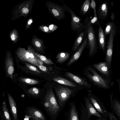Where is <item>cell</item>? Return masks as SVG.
I'll return each mask as SVG.
<instances>
[{"instance_id":"52a82bcc","label":"cell","mask_w":120,"mask_h":120,"mask_svg":"<svg viewBox=\"0 0 120 120\" xmlns=\"http://www.w3.org/2000/svg\"><path fill=\"white\" fill-rule=\"evenodd\" d=\"M47 6L50 13L53 17L59 20L64 19L66 10L62 6L49 2L48 3Z\"/></svg>"},{"instance_id":"7bdbcfd3","label":"cell","mask_w":120,"mask_h":120,"mask_svg":"<svg viewBox=\"0 0 120 120\" xmlns=\"http://www.w3.org/2000/svg\"><path fill=\"white\" fill-rule=\"evenodd\" d=\"M101 120H108L106 118H102Z\"/></svg>"},{"instance_id":"ee69618b","label":"cell","mask_w":120,"mask_h":120,"mask_svg":"<svg viewBox=\"0 0 120 120\" xmlns=\"http://www.w3.org/2000/svg\"><path fill=\"white\" fill-rule=\"evenodd\" d=\"M113 2H111V5L112 6H113Z\"/></svg>"},{"instance_id":"4316f807","label":"cell","mask_w":120,"mask_h":120,"mask_svg":"<svg viewBox=\"0 0 120 120\" xmlns=\"http://www.w3.org/2000/svg\"><path fill=\"white\" fill-rule=\"evenodd\" d=\"M3 114L5 120H11L5 100L2 104Z\"/></svg>"},{"instance_id":"4fadbf2b","label":"cell","mask_w":120,"mask_h":120,"mask_svg":"<svg viewBox=\"0 0 120 120\" xmlns=\"http://www.w3.org/2000/svg\"><path fill=\"white\" fill-rule=\"evenodd\" d=\"M98 25V40L99 45L100 49L103 52H105L106 51L107 47L106 38L101 25L100 24Z\"/></svg>"},{"instance_id":"603a6c76","label":"cell","mask_w":120,"mask_h":120,"mask_svg":"<svg viewBox=\"0 0 120 120\" xmlns=\"http://www.w3.org/2000/svg\"><path fill=\"white\" fill-rule=\"evenodd\" d=\"M90 0H86L81 5L80 14L82 15H85L87 13L90 7Z\"/></svg>"},{"instance_id":"cb8c5ba5","label":"cell","mask_w":120,"mask_h":120,"mask_svg":"<svg viewBox=\"0 0 120 120\" xmlns=\"http://www.w3.org/2000/svg\"><path fill=\"white\" fill-rule=\"evenodd\" d=\"M32 51L34 55L43 62L49 65H52L54 64V63L51 60L48 59L44 56L35 52L33 49Z\"/></svg>"},{"instance_id":"9a60e30c","label":"cell","mask_w":120,"mask_h":120,"mask_svg":"<svg viewBox=\"0 0 120 120\" xmlns=\"http://www.w3.org/2000/svg\"><path fill=\"white\" fill-rule=\"evenodd\" d=\"M7 94L12 120H18L17 108L16 102L9 94L8 93Z\"/></svg>"},{"instance_id":"bcb514c9","label":"cell","mask_w":120,"mask_h":120,"mask_svg":"<svg viewBox=\"0 0 120 120\" xmlns=\"http://www.w3.org/2000/svg\"><path fill=\"white\" fill-rule=\"evenodd\" d=\"M119 119V120H120V119Z\"/></svg>"},{"instance_id":"f6af8a7d","label":"cell","mask_w":120,"mask_h":120,"mask_svg":"<svg viewBox=\"0 0 120 120\" xmlns=\"http://www.w3.org/2000/svg\"><path fill=\"white\" fill-rule=\"evenodd\" d=\"M119 32H120V28H119Z\"/></svg>"},{"instance_id":"f1b7e54d","label":"cell","mask_w":120,"mask_h":120,"mask_svg":"<svg viewBox=\"0 0 120 120\" xmlns=\"http://www.w3.org/2000/svg\"><path fill=\"white\" fill-rule=\"evenodd\" d=\"M70 120H79L78 113L74 105L72 106L71 109Z\"/></svg>"},{"instance_id":"f546056e","label":"cell","mask_w":120,"mask_h":120,"mask_svg":"<svg viewBox=\"0 0 120 120\" xmlns=\"http://www.w3.org/2000/svg\"><path fill=\"white\" fill-rule=\"evenodd\" d=\"M25 65L27 68L32 72H34L37 74H40L42 72L33 65L29 63H25Z\"/></svg>"},{"instance_id":"4dcf8cb0","label":"cell","mask_w":120,"mask_h":120,"mask_svg":"<svg viewBox=\"0 0 120 120\" xmlns=\"http://www.w3.org/2000/svg\"><path fill=\"white\" fill-rule=\"evenodd\" d=\"M100 24L98 20V17H94L89 22L87 26L92 25H99Z\"/></svg>"},{"instance_id":"30bf717a","label":"cell","mask_w":120,"mask_h":120,"mask_svg":"<svg viewBox=\"0 0 120 120\" xmlns=\"http://www.w3.org/2000/svg\"><path fill=\"white\" fill-rule=\"evenodd\" d=\"M5 69L7 76L14 82L13 74L14 71L13 59L11 54L7 53L5 60Z\"/></svg>"},{"instance_id":"9c48e42d","label":"cell","mask_w":120,"mask_h":120,"mask_svg":"<svg viewBox=\"0 0 120 120\" xmlns=\"http://www.w3.org/2000/svg\"><path fill=\"white\" fill-rule=\"evenodd\" d=\"M25 117L31 120H47L43 112L36 107H28L25 111Z\"/></svg>"},{"instance_id":"8992f818","label":"cell","mask_w":120,"mask_h":120,"mask_svg":"<svg viewBox=\"0 0 120 120\" xmlns=\"http://www.w3.org/2000/svg\"><path fill=\"white\" fill-rule=\"evenodd\" d=\"M54 89L60 106L62 105L73 93L72 89L65 86H58Z\"/></svg>"},{"instance_id":"d6986e66","label":"cell","mask_w":120,"mask_h":120,"mask_svg":"<svg viewBox=\"0 0 120 120\" xmlns=\"http://www.w3.org/2000/svg\"><path fill=\"white\" fill-rule=\"evenodd\" d=\"M52 79L55 82L62 84L73 87H77V85L75 83L63 78L55 77Z\"/></svg>"},{"instance_id":"ffe728a7","label":"cell","mask_w":120,"mask_h":120,"mask_svg":"<svg viewBox=\"0 0 120 120\" xmlns=\"http://www.w3.org/2000/svg\"><path fill=\"white\" fill-rule=\"evenodd\" d=\"M107 63L106 62L94 64V67L101 72L106 75H108V71Z\"/></svg>"},{"instance_id":"7c38bea8","label":"cell","mask_w":120,"mask_h":120,"mask_svg":"<svg viewBox=\"0 0 120 120\" xmlns=\"http://www.w3.org/2000/svg\"><path fill=\"white\" fill-rule=\"evenodd\" d=\"M65 75L73 81L83 87L90 89L91 87L90 84L86 80L71 72H66Z\"/></svg>"},{"instance_id":"d590c367","label":"cell","mask_w":120,"mask_h":120,"mask_svg":"<svg viewBox=\"0 0 120 120\" xmlns=\"http://www.w3.org/2000/svg\"><path fill=\"white\" fill-rule=\"evenodd\" d=\"M35 45L38 49L39 50L41 49V44L38 41H36L35 42Z\"/></svg>"},{"instance_id":"2e32d148","label":"cell","mask_w":120,"mask_h":120,"mask_svg":"<svg viewBox=\"0 0 120 120\" xmlns=\"http://www.w3.org/2000/svg\"><path fill=\"white\" fill-rule=\"evenodd\" d=\"M86 104L89 117L91 115H94L99 117H101V115L96 111L88 99L86 100Z\"/></svg>"},{"instance_id":"836d02e7","label":"cell","mask_w":120,"mask_h":120,"mask_svg":"<svg viewBox=\"0 0 120 120\" xmlns=\"http://www.w3.org/2000/svg\"><path fill=\"white\" fill-rule=\"evenodd\" d=\"M58 27L57 26L53 24L50 25L49 26V30L52 32H53L56 30Z\"/></svg>"},{"instance_id":"7402d4cb","label":"cell","mask_w":120,"mask_h":120,"mask_svg":"<svg viewBox=\"0 0 120 120\" xmlns=\"http://www.w3.org/2000/svg\"><path fill=\"white\" fill-rule=\"evenodd\" d=\"M112 110L120 119V102L116 100L111 101Z\"/></svg>"},{"instance_id":"f35d334b","label":"cell","mask_w":120,"mask_h":120,"mask_svg":"<svg viewBox=\"0 0 120 120\" xmlns=\"http://www.w3.org/2000/svg\"><path fill=\"white\" fill-rule=\"evenodd\" d=\"M44 31L46 32H50L51 31L49 29V28L46 26H44L43 27Z\"/></svg>"},{"instance_id":"7dc6e473","label":"cell","mask_w":120,"mask_h":120,"mask_svg":"<svg viewBox=\"0 0 120 120\" xmlns=\"http://www.w3.org/2000/svg\"></svg>"},{"instance_id":"6da1fadb","label":"cell","mask_w":120,"mask_h":120,"mask_svg":"<svg viewBox=\"0 0 120 120\" xmlns=\"http://www.w3.org/2000/svg\"><path fill=\"white\" fill-rule=\"evenodd\" d=\"M41 104L51 118L56 114L59 109L52 87L45 95L41 102Z\"/></svg>"},{"instance_id":"7a4b0ae2","label":"cell","mask_w":120,"mask_h":120,"mask_svg":"<svg viewBox=\"0 0 120 120\" xmlns=\"http://www.w3.org/2000/svg\"><path fill=\"white\" fill-rule=\"evenodd\" d=\"M18 57L21 60L28 62L33 65L37 66L38 65H42L44 63L41 60L37 58L34 55L32 49L28 48L26 50L23 48H19L16 52Z\"/></svg>"},{"instance_id":"d6a6232c","label":"cell","mask_w":120,"mask_h":120,"mask_svg":"<svg viewBox=\"0 0 120 120\" xmlns=\"http://www.w3.org/2000/svg\"><path fill=\"white\" fill-rule=\"evenodd\" d=\"M41 71L45 73H49L50 70L46 66L43 65H38L37 66Z\"/></svg>"},{"instance_id":"44dd1931","label":"cell","mask_w":120,"mask_h":120,"mask_svg":"<svg viewBox=\"0 0 120 120\" xmlns=\"http://www.w3.org/2000/svg\"><path fill=\"white\" fill-rule=\"evenodd\" d=\"M90 99L96 109L104 116L106 118L107 117L109 112H107L106 110H104L94 98L92 97H91L90 98Z\"/></svg>"},{"instance_id":"484cf974","label":"cell","mask_w":120,"mask_h":120,"mask_svg":"<svg viewBox=\"0 0 120 120\" xmlns=\"http://www.w3.org/2000/svg\"><path fill=\"white\" fill-rule=\"evenodd\" d=\"M19 80L24 83L30 85L38 84L39 83V81L38 80L28 78H21Z\"/></svg>"},{"instance_id":"ac0fdd59","label":"cell","mask_w":120,"mask_h":120,"mask_svg":"<svg viewBox=\"0 0 120 120\" xmlns=\"http://www.w3.org/2000/svg\"><path fill=\"white\" fill-rule=\"evenodd\" d=\"M85 32V30L82 31L75 39L72 46L73 51H75L79 47L84 38Z\"/></svg>"},{"instance_id":"60d3db41","label":"cell","mask_w":120,"mask_h":120,"mask_svg":"<svg viewBox=\"0 0 120 120\" xmlns=\"http://www.w3.org/2000/svg\"><path fill=\"white\" fill-rule=\"evenodd\" d=\"M0 115L2 120H5V118L4 116L3 113H2L1 111L0 112Z\"/></svg>"},{"instance_id":"5b68a950","label":"cell","mask_w":120,"mask_h":120,"mask_svg":"<svg viewBox=\"0 0 120 120\" xmlns=\"http://www.w3.org/2000/svg\"><path fill=\"white\" fill-rule=\"evenodd\" d=\"M84 71V74L93 83L102 87H108V86L105 80L92 67L88 66Z\"/></svg>"},{"instance_id":"e0dca14e","label":"cell","mask_w":120,"mask_h":120,"mask_svg":"<svg viewBox=\"0 0 120 120\" xmlns=\"http://www.w3.org/2000/svg\"><path fill=\"white\" fill-rule=\"evenodd\" d=\"M70 53L65 52H61L58 53L56 56V61L58 63L63 64L69 58Z\"/></svg>"},{"instance_id":"d4e9b609","label":"cell","mask_w":120,"mask_h":120,"mask_svg":"<svg viewBox=\"0 0 120 120\" xmlns=\"http://www.w3.org/2000/svg\"><path fill=\"white\" fill-rule=\"evenodd\" d=\"M106 27L104 31V34L106 38L107 36L113 29L116 25L113 21L112 22H108L105 24Z\"/></svg>"},{"instance_id":"8fae6325","label":"cell","mask_w":120,"mask_h":120,"mask_svg":"<svg viewBox=\"0 0 120 120\" xmlns=\"http://www.w3.org/2000/svg\"><path fill=\"white\" fill-rule=\"evenodd\" d=\"M88 43V41L86 36L81 45L72 56L68 62L67 66H70L79 59L83 51L87 45Z\"/></svg>"},{"instance_id":"ab89813d","label":"cell","mask_w":120,"mask_h":120,"mask_svg":"<svg viewBox=\"0 0 120 120\" xmlns=\"http://www.w3.org/2000/svg\"><path fill=\"white\" fill-rule=\"evenodd\" d=\"M115 12H112L110 16L111 19L113 21H114L115 18Z\"/></svg>"},{"instance_id":"83f0119b","label":"cell","mask_w":120,"mask_h":120,"mask_svg":"<svg viewBox=\"0 0 120 120\" xmlns=\"http://www.w3.org/2000/svg\"><path fill=\"white\" fill-rule=\"evenodd\" d=\"M27 91L31 95L34 97H38L40 95V90L38 88L36 87L30 88L27 90Z\"/></svg>"},{"instance_id":"b9f144b4","label":"cell","mask_w":120,"mask_h":120,"mask_svg":"<svg viewBox=\"0 0 120 120\" xmlns=\"http://www.w3.org/2000/svg\"><path fill=\"white\" fill-rule=\"evenodd\" d=\"M32 22V20H30L28 22V24L29 25Z\"/></svg>"},{"instance_id":"5bb4252c","label":"cell","mask_w":120,"mask_h":120,"mask_svg":"<svg viewBox=\"0 0 120 120\" xmlns=\"http://www.w3.org/2000/svg\"><path fill=\"white\" fill-rule=\"evenodd\" d=\"M98 19L101 20H106L109 14V7L107 3H102L99 5L97 11Z\"/></svg>"},{"instance_id":"74e56055","label":"cell","mask_w":120,"mask_h":120,"mask_svg":"<svg viewBox=\"0 0 120 120\" xmlns=\"http://www.w3.org/2000/svg\"><path fill=\"white\" fill-rule=\"evenodd\" d=\"M22 11L25 14H27L28 13L29 11V9L27 8H23L22 9Z\"/></svg>"},{"instance_id":"ba28073f","label":"cell","mask_w":120,"mask_h":120,"mask_svg":"<svg viewBox=\"0 0 120 120\" xmlns=\"http://www.w3.org/2000/svg\"><path fill=\"white\" fill-rule=\"evenodd\" d=\"M117 29L115 26L109 34V37L106 49V60L108 65L110 66L112 56L114 38L116 34Z\"/></svg>"},{"instance_id":"3957f363","label":"cell","mask_w":120,"mask_h":120,"mask_svg":"<svg viewBox=\"0 0 120 120\" xmlns=\"http://www.w3.org/2000/svg\"><path fill=\"white\" fill-rule=\"evenodd\" d=\"M62 6L71 15V27L72 30L77 34H79L83 29L85 28V25L81 22V19L77 16L71 8L64 4H63Z\"/></svg>"},{"instance_id":"277c9868","label":"cell","mask_w":120,"mask_h":120,"mask_svg":"<svg viewBox=\"0 0 120 120\" xmlns=\"http://www.w3.org/2000/svg\"><path fill=\"white\" fill-rule=\"evenodd\" d=\"M86 31L89 49V56L91 57L97 52L98 49L97 40L95 32L92 25L87 26Z\"/></svg>"},{"instance_id":"e575fe53","label":"cell","mask_w":120,"mask_h":120,"mask_svg":"<svg viewBox=\"0 0 120 120\" xmlns=\"http://www.w3.org/2000/svg\"><path fill=\"white\" fill-rule=\"evenodd\" d=\"M112 113H109L108 115L110 120H118L117 118L114 115L112 111Z\"/></svg>"},{"instance_id":"8d00e7d4","label":"cell","mask_w":120,"mask_h":120,"mask_svg":"<svg viewBox=\"0 0 120 120\" xmlns=\"http://www.w3.org/2000/svg\"><path fill=\"white\" fill-rule=\"evenodd\" d=\"M10 36L11 39L12 41L15 40L17 38L16 35L14 33L11 34Z\"/></svg>"},{"instance_id":"1f68e13d","label":"cell","mask_w":120,"mask_h":120,"mask_svg":"<svg viewBox=\"0 0 120 120\" xmlns=\"http://www.w3.org/2000/svg\"><path fill=\"white\" fill-rule=\"evenodd\" d=\"M90 6L93 10L94 12V17H98L96 9V3L94 0H91L90 3Z\"/></svg>"}]
</instances>
